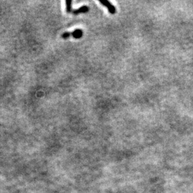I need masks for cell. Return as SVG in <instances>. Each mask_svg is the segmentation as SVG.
<instances>
[{"label": "cell", "mask_w": 193, "mask_h": 193, "mask_svg": "<svg viewBox=\"0 0 193 193\" xmlns=\"http://www.w3.org/2000/svg\"><path fill=\"white\" fill-rule=\"evenodd\" d=\"M83 32L82 31V29H77L75 31H74L73 32L65 33L62 35L61 36L63 39H67L70 36H73L74 38H75V39H79L83 36Z\"/></svg>", "instance_id": "6da1fadb"}, {"label": "cell", "mask_w": 193, "mask_h": 193, "mask_svg": "<svg viewBox=\"0 0 193 193\" xmlns=\"http://www.w3.org/2000/svg\"><path fill=\"white\" fill-rule=\"evenodd\" d=\"M99 2L102 5L108 8L109 12H110L111 14L114 15L116 12V7L113 6L110 1H107V0H102V1H99Z\"/></svg>", "instance_id": "7a4b0ae2"}, {"label": "cell", "mask_w": 193, "mask_h": 193, "mask_svg": "<svg viewBox=\"0 0 193 193\" xmlns=\"http://www.w3.org/2000/svg\"><path fill=\"white\" fill-rule=\"evenodd\" d=\"M89 11V8L87 6H83L78 9L74 10L73 11V13L75 15H78L81 13H86V12Z\"/></svg>", "instance_id": "3957f363"}, {"label": "cell", "mask_w": 193, "mask_h": 193, "mask_svg": "<svg viewBox=\"0 0 193 193\" xmlns=\"http://www.w3.org/2000/svg\"><path fill=\"white\" fill-rule=\"evenodd\" d=\"M66 12H71L72 11V1H70V0H66Z\"/></svg>", "instance_id": "277c9868"}]
</instances>
